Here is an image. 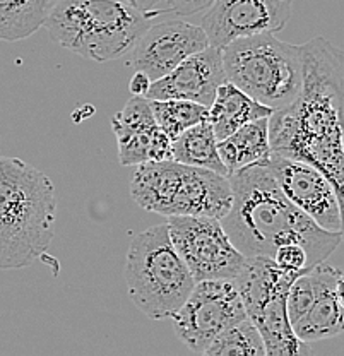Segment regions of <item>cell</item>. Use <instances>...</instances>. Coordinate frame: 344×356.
Instances as JSON below:
<instances>
[{
  "instance_id": "6da1fadb",
  "label": "cell",
  "mask_w": 344,
  "mask_h": 356,
  "mask_svg": "<svg viewBox=\"0 0 344 356\" xmlns=\"http://www.w3.org/2000/svg\"><path fill=\"white\" fill-rule=\"evenodd\" d=\"M303 84L291 105L269 117L271 153L319 168L341 207L344 243V50L316 36L300 44Z\"/></svg>"
},
{
  "instance_id": "7a4b0ae2",
  "label": "cell",
  "mask_w": 344,
  "mask_h": 356,
  "mask_svg": "<svg viewBox=\"0 0 344 356\" xmlns=\"http://www.w3.org/2000/svg\"><path fill=\"white\" fill-rule=\"evenodd\" d=\"M228 178L233 200L221 225L243 257L272 259L277 247L297 243L316 267L341 245V233L324 229L283 194L265 161L236 170Z\"/></svg>"
},
{
  "instance_id": "3957f363",
  "label": "cell",
  "mask_w": 344,
  "mask_h": 356,
  "mask_svg": "<svg viewBox=\"0 0 344 356\" xmlns=\"http://www.w3.org/2000/svg\"><path fill=\"white\" fill-rule=\"evenodd\" d=\"M57 195L42 170L0 156V270L33 266L54 242Z\"/></svg>"
},
{
  "instance_id": "277c9868",
  "label": "cell",
  "mask_w": 344,
  "mask_h": 356,
  "mask_svg": "<svg viewBox=\"0 0 344 356\" xmlns=\"http://www.w3.org/2000/svg\"><path fill=\"white\" fill-rule=\"evenodd\" d=\"M151 24L120 0H58L45 28L60 47L92 62L124 57Z\"/></svg>"
},
{
  "instance_id": "5b68a950",
  "label": "cell",
  "mask_w": 344,
  "mask_h": 356,
  "mask_svg": "<svg viewBox=\"0 0 344 356\" xmlns=\"http://www.w3.org/2000/svg\"><path fill=\"white\" fill-rule=\"evenodd\" d=\"M131 195L140 209L166 218L211 216L221 220L233 200L227 175L175 159L136 166Z\"/></svg>"
},
{
  "instance_id": "8992f818",
  "label": "cell",
  "mask_w": 344,
  "mask_h": 356,
  "mask_svg": "<svg viewBox=\"0 0 344 356\" xmlns=\"http://www.w3.org/2000/svg\"><path fill=\"white\" fill-rule=\"evenodd\" d=\"M124 273L132 303L153 321L172 318L197 283L170 238L168 222L132 238Z\"/></svg>"
},
{
  "instance_id": "52a82bcc",
  "label": "cell",
  "mask_w": 344,
  "mask_h": 356,
  "mask_svg": "<svg viewBox=\"0 0 344 356\" xmlns=\"http://www.w3.org/2000/svg\"><path fill=\"white\" fill-rule=\"evenodd\" d=\"M227 81L272 111L291 105L303 84L300 44L276 33L245 36L221 48Z\"/></svg>"
},
{
  "instance_id": "ba28073f",
  "label": "cell",
  "mask_w": 344,
  "mask_h": 356,
  "mask_svg": "<svg viewBox=\"0 0 344 356\" xmlns=\"http://www.w3.org/2000/svg\"><path fill=\"white\" fill-rule=\"evenodd\" d=\"M243 318H247L245 305L231 280L199 281L172 315L179 339L197 355H204L221 332Z\"/></svg>"
},
{
  "instance_id": "9c48e42d",
  "label": "cell",
  "mask_w": 344,
  "mask_h": 356,
  "mask_svg": "<svg viewBox=\"0 0 344 356\" xmlns=\"http://www.w3.org/2000/svg\"><path fill=\"white\" fill-rule=\"evenodd\" d=\"M170 238L197 281L235 280L243 257L224 232L221 220L211 216L168 218Z\"/></svg>"
},
{
  "instance_id": "30bf717a",
  "label": "cell",
  "mask_w": 344,
  "mask_h": 356,
  "mask_svg": "<svg viewBox=\"0 0 344 356\" xmlns=\"http://www.w3.org/2000/svg\"><path fill=\"white\" fill-rule=\"evenodd\" d=\"M293 0H213L204 10L201 28L209 44H224L261 33H277L288 24Z\"/></svg>"
},
{
  "instance_id": "8fae6325",
  "label": "cell",
  "mask_w": 344,
  "mask_h": 356,
  "mask_svg": "<svg viewBox=\"0 0 344 356\" xmlns=\"http://www.w3.org/2000/svg\"><path fill=\"white\" fill-rule=\"evenodd\" d=\"M277 185L300 211L327 232L341 233V207L329 178L310 163L272 154L265 161Z\"/></svg>"
},
{
  "instance_id": "7c38bea8",
  "label": "cell",
  "mask_w": 344,
  "mask_h": 356,
  "mask_svg": "<svg viewBox=\"0 0 344 356\" xmlns=\"http://www.w3.org/2000/svg\"><path fill=\"white\" fill-rule=\"evenodd\" d=\"M206 47H209V40L204 29L177 16L147 26L131 50V64L156 81Z\"/></svg>"
},
{
  "instance_id": "4fadbf2b",
  "label": "cell",
  "mask_w": 344,
  "mask_h": 356,
  "mask_svg": "<svg viewBox=\"0 0 344 356\" xmlns=\"http://www.w3.org/2000/svg\"><path fill=\"white\" fill-rule=\"evenodd\" d=\"M227 81L221 48L206 47L190 55L179 67L161 79L153 81L146 98L149 99H187L209 108L218 88Z\"/></svg>"
},
{
  "instance_id": "5bb4252c",
  "label": "cell",
  "mask_w": 344,
  "mask_h": 356,
  "mask_svg": "<svg viewBox=\"0 0 344 356\" xmlns=\"http://www.w3.org/2000/svg\"><path fill=\"white\" fill-rule=\"evenodd\" d=\"M317 295L312 307L302 318L293 324V331L305 343L331 339L344 332V307L336 296V283L341 270L322 264L312 267Z\"/></svg>"
},
{
  "instance_id": "9a60e30c",
  "label": "cell",
  "mask_w": 344,
  "mask_h": 356,
  "mask_svg": "<svg viewBox=\"0 0 344 356\" xmlns=\"http://www.w3.org/2000/svg\"><path fill=\"white\" fill-rule=\"evenodd\" d=\"M303 273L283 269L271 257H245L242 269L231 280L245 305L247 317H254L277 296H288L291 283Z\"/></svg>"
},
{
  "instance_id": "2e32d148",
  "label": "cell",
  "mask_w": 344,
  "mask_h": 356,
  "mask_svg": "<svg viewBox=\"0 0 344 356\" xmlns=\"http://www.w3.org/2000/svg\"><path fill=\"white\" fill-rule=\"evenodd\" d=\"M271 108L255 102L229 81H224L218 88L213 105L209 106V120L218 140L231 136L249 122L259 120L262 117H271Z\"/></svg>"
},
{
  "instance_id": "e0dca14e",
  "label": "cell",
  "mask_w": 344,
  "mask_h": 356,
  "mask_svg": "<svg viewBox=\"0 0 344 356\" xmlns=\"http://www.w3.org/2000/svg\"><path fill=\"white\" fill-rule=\"evenodd\" d=\"M264 341L265 356H300L310 355L309 343L295 334L288 318L286 296H277L250 317Z\"/></svg>"
},
{
  "instance_id": "ac0fdd59",
  "label": "cell",
  "mask_w": 344,
  "mask_h": 356,
  "mask_svg": "<svg viewBox=\"0 0 344 356\" xmlns=\"http://www.w3.org/2000/svg\"><path fill=\"white\" fill-rule=\"evenodd\" d=\"M218 153L227 166L228 175L255 163L268 161L271 156L269 143V117L249 122L231 136L218 140Z\"/></svg>"
},
{
  "instance_id": "d6986e66",
  "label": "cell",
  "mask_w": 344,
  "mask_h": 356,
  "mask_svg": "<svg viewBox=\"0 0 344 356\" xmlns=\"http://www.w3.org/2000/svg\"><path fill=\"white\" fill-rule=\"evenodd\" d=\"M172 159L183 165L201 166L228 177L227 166L218 153V139L209 118L180 134L172 143Z\"/></svg>"
},
{
  "instance_id": "ffe728a7",
  "label": "cell",
  "mask_w": 344,
  "mask_h": 356,
  "mask_svg": "<svg viewBox=\"0 0 344 356\" xmlns=\"http://www.w3.org/2000/svg\"><path fill=\"white\" fill-rule=\"evenodd\" d=\"M58 0H0V42H19L35 35Z\"/></svg>"
},
{
  "instance_id": "44dd1931",
  "label": "cell",
  "mask_w": 344,
  "mask_h": 356,
  "mask_svg": "<svg viewBox=\"0 0 344 356\" xmlns=\"http://www.w3.org/2000/svg\"><path fill=\"white\" fill-rule=\"evenodd\" d=\"M118 161L122 166H138L147 161L172 159L173 140L160 127L149 131L118 134Z\"/></svg>"
},
{
  "instance_id": "7402d4cb",
  "label": "cell",
  "mask_w": 344,
  "mask_h": 356,
  "mask_svg": "<svg viewBox=\"0 0 344 356\" xmlns=\"http://www.w3.org/2000/svg\"><path fill=\"white\" fill-rule=\"evenodd\" d=\"M151 108L158 127L172 140L187 129L209 118L207 106L187 99H151Z\"/></svg>"
},
{
  "instance_id": "603a6c76",
  "label": "cell",
  "mask_w": 344,
  "mask_h": 356,
  "mask_svg": "<svg viewBox=\"0 0 344 356\" xmlns=\"http://www.w3.org/2000/svg\"><path fill=\"white\" fill-rule=\"evenodd\" d=\"M265 356L261 332L249 317L223 331L207 346L204 356Z\"/></svg>"
},
{
  "instance_id": "cb8c5ba5",
  "label": "cell",
  "mask_w": 344,
  "mask_h": 356,
  "mask_svg": "<svg viewBox=\"0 0 344 356\" xmlns=\"http://www.w3.org/2000/svg\"><path fill=\"white\" fill-rule=\"evenodd\" d=\"M154 127H158L156 118L151 108V99L146 96H132L127 105L117 111L112 118V131L115 136L149 131Z\"/></svg>"
},
{
  "instance_id": "d4e9b609",
  "label": "cell",
  "mask_w": 344,
  "mask_h": 356,
  "mask_svg": "<svg viewBox=\"0 0 344 356\" xmlns=\"http://www.w3.org/2000/svg\"><path fill=\"white\" fill-rule=\"evenodd\" d=\"M317 289H316V280H313L312 269L306 273L300 274L297 280L291 283L290 289H288L286 296V312L288 318H290L291 325L297 324L300 318L309 312L312 307L313 300H316Z\"/></svg>"
},
{
  "instance_id": "484cf974",
  "label": "cell",
  "mask_w": 344,
  "mask_h": 356,
  "mask_svg": "<svg viewBox=\"0 0 344 356\" xmlns=\"http://www.w3.org/2000/svg\"><path fill=\"white\" fill-rule=\"evenodd\" d=\"M272 259H275L277 266L288 270H295V273H306V270L312 269L309 254H306V250L302 245L297 243H286L277 247Z\"/></svg>"
},
{
  "instance_id": "4316f807",
  "label": "cell",
  "mask_w": 344,
  "mask_h": 356,
  "mask_svg": "<svg viewBox=\"0 0 344 356\" xmlns=\"http://www.w3.org/2000/svg\"><path fill=\"white\" fill-rule=\"evenodd\" d=\"M127 6L134 7L140 14L153 19V17L161 16V14H170V2L168 0H120Z\"/></svg>"
},
{
  "instance_id": "83f0119b",
  "label": "cell",
  "mask_w": 344,
  "mask_h": 356,
  "mask_svg": "<svg viewBox=\"0 0 344 356\" xmlns=\"http://www.w3.org/2000/svg\"><path fill=\"white\" fill-rule=\"evenodd\" d=\"M168 2L170 14H175L179 17H188L204 13L207 7L213 3V0H168Z\"/></svg>"
},
{
  "instance_id": "f1b7e54d",
  "label": "cell",
  "mask_w": 344,
  "mask_h": 356,
  "mask_svg": "<svg viewBox=\"0 0 344 356\" xmlns=\"http://www.w3.org/2000/svg\"><path fill=\"white\" fill-rule=\"evenodd\" d=\"M151 84H153V81H151V77L147 76V74L136 70L131 83H129V91H131L132 96H146L147 91H149Z\"/></svg>"
},
{
  "instance_id": "f546056e",
  "label": "cell",
  "mask_w": 344,
  "mask_h": 356,
  "mask_svg": "<svg viewBox=\"0 0 344 356\" xmlns=\"http://www.w3.org/2000/svg\"><path fill=\"white\" fill-rule=\"evenodd\" d=\"M336 296H338L339 303L344 307V276L341 274L338 280V283H336Z\"/></svg>"
}]
</instances>
